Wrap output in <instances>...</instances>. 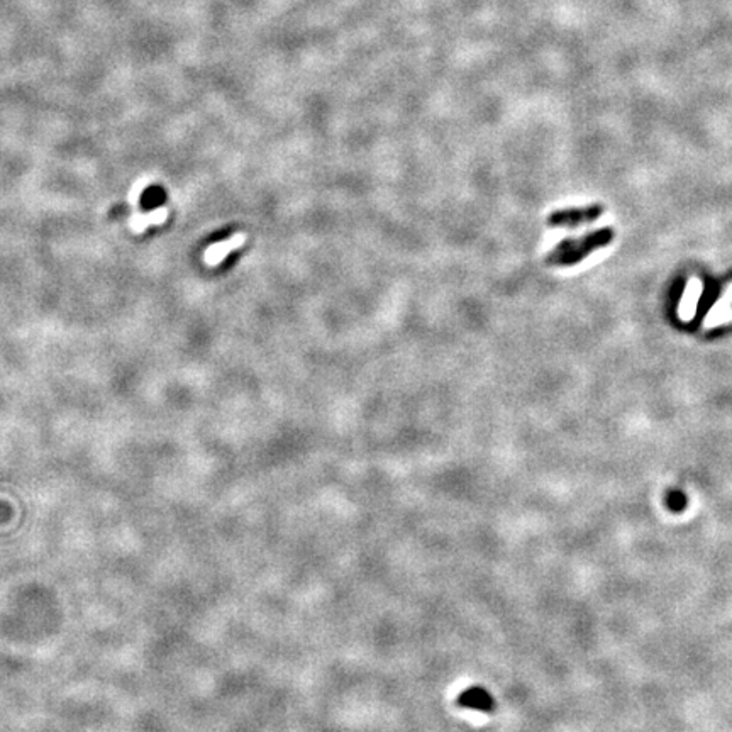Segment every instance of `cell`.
Wrapping results in <instances>:
<instances>
[{"label": "cell", "instance_id": "1", "mask_svg": "<svg viewBox=\"0 0 732 732\" xmlns=\"http://www.w3.org/2000/svg\"><path fill=\"white\" fill-rule=\"evenodd\" d=\"M614 238V227H600L580 238H564L544 256V265L549 268H571L585 261L597 249L607 248Z\"/></svg>", "mask_w": 732, "mask_h": 732}, {"label": "cell", "instance_id": "2", "mask_svg": "<svg viewBox=\"0 0 732 732\" xmlns=\"http://www.w3.org/2000/svg\"><path fill=\"white\" fill-rule=\"evenodd\" d=\"M605 212V207L602 204H590L587 207H570V208H560V211L551 212L546 219V224L553 229L556 227H568V229H573V227L585 226V224H591L602 217V214Z\"/></svg>", "mask_w": 732, "mask_h": 732}, {"label": "cell", "instance_id": "3", "mask_svg": "<svg viewBox=\"0 0 732 732\" xmlns=\"http://www.w3.org/2000/svg\"><path fill=\"white\" fill-rule=\"evenodd\" d=\"M246 239H248V236H246L244 233H238L234 234V236L224 239V241L214 242V244L208 246L206 253H204V263H206L207 267H217V265H221L222 261L226 260L227 255H231V253L241 248L246 242Z\"/></svg>", "mask_w": 732, "mask_h": 732}, {"label": "cell", "instance_id": "4", "mask_svg": "<svg viewBox=\"0 0 732 732\" xmlns=\"http://www.w3.org/2000/svg\"><path fill=\"white\" fill-rule=\"evenodd\" d=\"M460 704L466 708H473L478 712H490L494 711V699H492L490 693L485 688L475 686V688H468L465 693L460 697Z\"/></svg>", "mask_w": 732, "mask_h": 732}, {"label": "cell", "instance_id": "5", "mask_svg": "<svg viewBox=\"0 0 732 732\" xmlns=\"http://www.w3.org/2000/svg\"><path fill=\"white\" fill-rule=\"evenodd\" d=\"M168 217V208L159 207L154 211L146 212V214H132L129 219V226L134 233H143L146 227L157 226V224H163Z\"/></svg>", "mask_w": 732, "mask_h": 732}]
</instances>
